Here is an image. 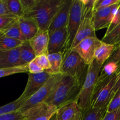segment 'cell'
<instances>
[{
	"label": "cell",
	"instance_id": "obj_22",
	"mask_svg": "<svg viewBox=\"0 0 120 120\" xmlns=\"http://www.w3.org/2000/svg\"><path fill=\"white\" fill-rule=\"evenodd\" d=\"M23 42L6 36H0V51H7L19 47Z\"/></svg>",
	"mask_w": 120,
	"mask_h": 120
},
{
	"label": "cell",
	"instance_id": "obj_28",
	"mask_svg": "<svg viewBox=\"0 0 120 120\" xmlns=\"http://www.w3.org/2000/svg\"><path fill=\"white\" fill-rule=\"evenodd\" d=\"M28 72H29L28 65H22L16 67H12V68L1 69H0V78L15 75V74Z\"/></svg>",
	"mask_w": 120,
	"mask_h": 120
},
{
	"label": "cell",
	"instance_id": "obj_33",
	"mask_svg": "<svg viewBox=\"0 0 120 120\" xmlns=\"http://www.w3.org/2000/svg\"><path fill=\"white\" fill-rule=\"evenodd\" d=\"M0 120H25V116L18 111L0 116Z\"/></svg>",
	"mask_w": 120,
	"mask_h": 120
},
{
	"label": "cell",
	"instance_id": "obj_39",
	"mask_svg": "<svg viewBox=\"0 0 120 120\" xmlns=\"http://www.w3.org/2000/svg\"><path fill=\"white\" fill-rule=\"evenodd\" d=\"M3 15H12L9 12V10H8V8H7L6 0H0V16H3Z\"/></svg>",
	"mask_w": 120,
	"mask_h": 120
},
{
	"label": "cell",
	"instance_id": "obj_16",
	"mask_svg": "<svg viewBox=\"0 0 120 120\" xmlns=\"http://www.w3.org/2000/svg\"><path fill=\"white\" fill-rule=\"evenodd\" d=\"M19 48L7 51H0V69L22 66Z\"/></svg>",
	"mask_w": 120,
	"mask_h": 120
},
{
	"label": "cell",
	"instance_id": "obj_14",
	"mask_svg": "<svg viewBox=\"0 0 120 120\" xmlns=\"http://www.w3.org/2000/svg\"><path fill=\"white\" fill-rule=\"evenodd\" d=\"M67 42V28H62L49 35L48 54L64 53Z\"/></svg>",
	"mask_w": 120,
	"mask_h": 120
},
{
	"label": "cell",
	"instance_id": "obj_11",
	"mask_svg": "<svg viewBox=\"0 0 120 120\" xmlns=\"http://www.w3.org/2000/svg\"><path fill=\"white\" fill-rule=\"evenodd\" d=\"M57 109L45 103H42L23 112L25 120H50L56 114Z\"/></svg>",
	"mask_w": 120,
	"mask_h": 120
},
{
	"label": "cell",
	"instance_id": "obj_4",
	"mask_svg": "<svg viewBox=\"0 0 120 120\" xmlns=\"http://www.w3.org/2000/svg\"><path fill=\"white\" fill-rule=\"evenodd\" d=\"M63 76L64 74L62 73L52 75L45 84L29 99L25 101L18 111L23 113L30 108L45 101L55 91Z\"/></svg>",
	"mask_w": 120,
	"mask_h": 120
},
{
	"label": "cell",
	"instance_id": "obj_15",
	"mask_svg": "<svg viewBox=\"0 0 120 120\" xmlns=\"http://www.w3.org/2000/svg\"><path fill=\"white\" fill-rule=\"evenodd\" d=\"M49 35L48 30L39 29L36 35L29 40L32 48L36 56L41 55H48V45Z\"/></svg>",
	"mask_w": 120,
	"mask_h": 120
},
{
	"label": "cell",
	"instance_id": "obj_31",
	"mask_svg": "<svg viewBox=\"0 0 120 120\" xmlns=\"http://www.w3.org/2000/svg\"><path fill=\"white\" fill-rule=\"evenodd\" d=\"M34 61L44 70H49L50 68V62L48 59V55H41L37 56Z\"/></svg>",
	"mask_w": 120,
	"mask_h": 120
},
{
	"label": "cell",
	"instance_id": "obj_32",
	"mask_svg": "<svg viewBox=\"0 0 120 120\" xmlns=\"http://www.w3.org/2000/svg\"><path fill=\"white\" fill-rule=\"evenodd\" d=\"M120 3V0H96L94 11L111 7L113 5Z\"/></svg>",
	"mask_w": 120,
	"mask_h": 120
},
{
	"label": "cell",
	"instance_id": "obj_21",
	"mask_svg": "<svg viewBox=\"0 0 120 120\" xmlns=\"http://www.w3.org/2000/svg\"><path fill=\"white\" fill-rule=\"evenodd\" d=\"M0 36L11 38L22 42H25L26 41L20 30L18 21L16 23L7 29L0 30Z\"/></svg>",
	"mask_w": 120,
	"mask_h": 120
},
{
	"label": "cell",
	"instance_id": "obj_38",
	"mask_svg": "<svg viewBox=\"0 0 120 120\" xmlns=\"http://www.w3.org/2000/svg\"><path fill=\"white\" fill-rule=\"evenodd\" d=\"M120 23V5L118 8V10H117V13H116V15H115L114 18L113 20H112V22L110 24V25L109 26V28L107 29V31L105 34H108L109 32H110L112 29L115 28L118 23Z\"/></svg>",
	"mask_w": 120,
	"mask_h": 120
},
{
	"label": "cell",
	"instance_id": "obj_35",
	"mask_svg": "<svg viewBox=\"0 0 120 120\" xmlns=\"http://www.w3.org/2000/svg\"><path fill=\"white\" fill-rule=\"evenodd\" d=\"M101 120H120V109L112 112H105Z\"/></svg>",
	"mask_w": 120,
	"mask_h": 120
},
{
	"label": "cell",
	"instance_id": "obj_17",
	"mask_svg": "<svg viewBox=\"0 0 120 120\" xmlns=\"http://www.w3.org/2000/svg\"><path fill=\"white\" fill-rule=\"evenodd\" d=\"M19 26L22 35L26 41L32 38L39 30L37 24L34 21L28 18L23 17L18 18Z\"/></svg>",
	"mask_w": 120,
	"mask_h": 120
},
{
	"label": "cell",
	"instance_id": "obj_25",
	"mask_svg": "<svg viewBox=\"0 0 120 120\" xmlns=\"http://www.w3.org/2000/svg\"><path fill=\"white\" fill-rule=\"evenodd\" d=\"M7 8L9 12L16 17H23L24 15L23 8L20 0H6Z\"/></svg>",
	"mask_w": 120,
	"mask_h": 120
},
{
	"label": "cell",
	"instance_id": "obj_13",
	"mask_svg": "<svg viewBox=\"0 0 120 120\" xmlns=\"http://www.w3.org/2000/svg\"><path fill=\"white\" fill-rule=\"evenodd\" d=\"M71 2L72 0H66L63 6L56 13L48 28L49 35L67 26Z\"/></svg>",
	"mask_w": 120,
	"mask_h": 120
},
{
	"label": "cell",
	"instance_id": "obj_30",
	"mask_svg": "<svg viewBox=\"0 0 120 120\" xmlns=\"http://www.w3.org/2000/svg\"><path fill=\"white\" fill-rule=\"evenodd\" d=\"M120 109V91L113 96L107 107V112H112Z\"/></svg>",
	"mask_w": 120,
	"mask_h": 120
},
{
	"label": "cell",
	"instance_id": "obj_36",
	"mask_svg": "<svg viewBox=\"0 0 120 120\" xmlns=\"http://www.w3.org/2000/svg\"><path fill=\"white\" fill-rule=\"evenodd\" d=\"M22 8H23L24 15L30 11V9L34 7L36 0H20ZM23 15V16H24Z\"/></svg>",
	"mask_w": 120,
	"mask_h": 120
},
{
	"label": "cell",
	"instance_id": "obj_12",
	"mask_svg": "<svg viewBox=\"0 0 120 120\" xmlns=\"http://www.w3.org/2000/svg\"><path fill=\"white\" fill-rule=\"evenodd\" d=\"M84 110L80 106L77 100L65 104L57 109V120H82Z\"/></svg>",
	"mask_w": 120,
	"mask_h": 120
},
{
	"label": "cell",
	"instance_id": "obj_7",
	"mask_svg": "<svg viewBox=\"0 0 120 120\" xmlns=\"http://www.w3.org/2000/svg\"><path fill=\"white\" fill-rule=\"evenodd\" d=\"M83 17L82 0H72L67 24V42L63 56L71 50V46Z\"/></svg>",
	"mask_w": 120,
	"mask_h": 120
},
{
	"label": "cell",
	"instance_id": "obj_23",
	"mask_svg": "<svg viewBox=\"0 0 120 120\" xmlns=\"http://www.w3.org/2000/svg\"><path fill=\"white\" fill-rule=\"evenodd\" d=\"M101 41L109 44L117 45L120 43V23L110 32L105 34Z\"/></svg>",
	"mask_w": 120,
	"mask_h": 120
},
{
	"label": "cell",
	"instance_id": "obj_24",
	"mask_svg": "<svg viewBox=\"0 0 120 120\" xmlns=\"http://www.w3.org/2000/svg\"><path fill=\"white\" fill-rule=\"evenodd\" d=\"M107 111L105 109H93L89 108L84 110L82 120H101Z\"/></svg>",
	"mask_w": 120,
	"mask_h": 120
},
{
	"label": "cell",
	"instance_id": "obj_37",
	"mask_svg": "<svg viewBox=\"0 0 120 120\" xmlns=\"http://www.w3.org/2000/svg\"><path fill=\"white\" fill-rule=\"evenodd\" d=\"M28 70H29V73L32 74H37L39 73H42L45 70L42 69V68H40L34 60L32 61L31 62L28 64Z\"/></svg>",
	"mask_w": 120,
	"mask_h": 120
},
{
	"label": "cell",
	"instance_id": "obj_3",
	"mask_svg": "<svg viewBox=\"0 0 120 120\" xmlns=\"http://www.w3.org/2000/svg\"><path fill=\"white\" fill-rule=\"evenodd\" d=\"M102 66L96 60L89 66L80 91L77 97L80 106L83 110L91 107L94 93Z\"/></svg>",
	"mask_w": 120,
	"mask_h": 120
},
{
	"label": "cell",
	"instance_id": "obj_26",
	"mask_svg": "<svg viewBox=\"0 0 120 120\" xmlns=\"http://www.w3.org/2000/svg\"><path fill=\"white\" fill-rule=\"evenodd\" d=\"M118 69V64L112 62L105 63L102 67L98 80H103L114 75Z\"/></svg>",
	"mask_w": 120,
	"mask_h": 120
},
{
	"label": "cell",
	"instance_id": "obj_1",
	"mask_svg": "<svg viewBox=\"0 0 120 120\" xmlns=\"http://www.w3.org/2000/svg\"><path fill=\"white\" fill-rule=\"evenodd\" d=\"M83 83L78 79L64 75L55 91L45 102L59 109L68 103L77 100Z\"/></svg>",
	"mask_w": 120,
	"mask_h": 120
},
{
	"label": "cell",
	"instance_id": "obj_29",
	"mask_svg": "<svg viewBox=\"0 0 120 120\" xmlns=\"http://www.w3.org/2000/svg\"><path fill=\"white\" fill-rule=\"evenodd\" d=\"M18 18L14 15L0 16V30H3L11 26L16 23Z\"/></svg>",
	"mask_w": 120,
	"mask_h": 120
},
{
	"label": "cell",
	"instance_id": "obj_18",
	"mask_svg": "<svg viewBox=\"0 0 120 120\" xmlns=\"http://www.w3.org/2000/svg\"><path fill=\"white\" fill-rule=\"evenodd\" d=\"M115 48V45L109 44L101 41L100 44L96 49L95 52V60L100 65L103 67L111 56Z\"/></svg>",
	"mask_w": 120,
	"mask_h": 120
},
{
	"label": "cell",
	"instance_id": "obj_20",
	"mask_svg": "<svg viewBox=\"0 0 120 120\" xmlns=\"http://www.w3.org/2000/svg\"><path fill=\"white\" fill-rule=\"evenodd\" d=\"M48 59L50 64V68L47 70L50 74H57L61 73L62 63L63 60V53L61 52L48 54Z\"/></svg>",
	"mask_w": 120,
	"mask_h": 120
},
{
	"label": "cell",
	"instance_id": "obj_34",
	"mask_svg": "<svg viewBox=\"0 0 120 120\" xmlns=\"http://www.w3.org/2000/svg\"><path fill=\"white\" fill-rule=\"evenodd\" d=\"M109 62H112L117 64L120 62V43L116 46L114 50L106 63Z\"/></svg>",
	"mask_w": 120,
	"mask_h": 120
},
{
	"label": "cell",
	"instance_id": "obj_10",
	"mask_svg": "<svg viewBox=\"0 0 120 120\" xmlns=\"http://www.w3.org/2000/svg\"><path fill=\"white\" fill-rule=\"evenodd\" d=\"M52 75L53 74L49 73L46 70L37 74L28 73V82L24 91L19 97L20 98L25 101L29 99L45 84Z\"/></svg>",
	"mask_w": 120,
	"mask_h": 120
},
{
	"label": "cell",
	"instance_id": "obj_19",
	"mask_svg": "<svg viewBox=\"0 0 120 120\" xmlns=\"http://www.w3.org/2000/svg\"><path fill=\"white\" fill-rule=\"evenodd\" d=\"M20 56L22 65H28L34 60L36 55L32 48L29 41H26L22 43L19 47Z\"/></svg>",
	"mask_w": 120,
	"mask_h": 120
},
{
	"label": "cell",
	"instance_id": "obj_9",
	"mask_svg": "<svg viewBox=\"0 0 120 120\" xmlns=\"http://www.w3.org/2000/svg\"><path fill=\"white\" fill-rule=\"evenodd\" d=\"M120 5V3H118L111 7L94 11L92 21L96 31L109 28L117 13Z\"/></svg>",
	"mask_w": 120,
	"mask_h": 120
},
{
	"label": "cell",
	"instance_id": "obj_2",
	"mask_svg": "<svg viewBox=\"0 0 120 120\" xmlns=\"http://www.w3.org/2000/svg\"><path fill=\"white\" fill-rule=\"evenodd\" d=\"M65 1L66 0H36L30 11L23 16L35 21L39 29L48 30L54 16Z\"/></svg>",
	"mask_w": 120,
	"mask_h": 120
},
{
	"label": "cell",
	"instance_id": "obj_6",
	"mask_svg": "<svg viewBox=\"0 0 120 120\" xmlns=\"http://www.w3.org/2000/svg\"><path fill=\"white\" fill-rule=\"evenodd\" d=\"M88 67L77 52L70 50L63 56L61 73L76 77L83 83Z\"/></svg>",
	"mask_w": 120,
	"mask_h": 120
},
{
	"label": "cell",
	"instance_id": "obj_8",
	"mask_svg": "<svg viewBox=\"0 0 120 120\" xmlns=\"http://www.w3.org/2000/svg\"><path fill=\"white\" fill-rule=\"evenodd\" d=\"M101 42L97 36L89 37L81 41L71 50L77 52L86 64L89 66L95 60V52Z\"/></svg>",
	"mask_w": 120,
	"mask_h": 120
},
{
	"label": "cell",
	"instance_id": "obj_27",
	"mask_svg": "<svg viewBox=\"0 0 120 120\" xmlns=\"http://www.w3.org/2000/svg\"><path fill=\"white\" fill-rule=\"evenodd\" d=\"M24 102V100L19 97L16 100L0 107V116L18 111Z\"/></svg>",
	"mask_w": 120,
	"mask_h": 120
},
{
	"label": "cell",
	"instance_id": "obj_40",
	"mask_svg": "<svg viewBox=\"0 0 120 120\" xmlns=\"http://www.w3.org/2000/svg\"><path fill=\"white\" fill-rule=\"evenodd\" d=\"M50 120H57V116H56V114L54 115V116L52 117V118Z\"/></svg>",
	"mask_w": 120,
	"mask_h": 120
},
{
	"label": "cell",
	"instance_id": "obj_5",
	"mask_svg": "<svg viewBox=\"0 0 120 120\" xmlns=\"http://www.w3.org/2000/svg\"><path fill=\"white\" fill-rule=\"evenodd\" d=\"M117 80V75H114L103 80H98L91 107L93 109H105L113 96L114 90Z\"/></svg>",
	"mask_w": 120,
	"mask_h": 120
}]
</instances>
